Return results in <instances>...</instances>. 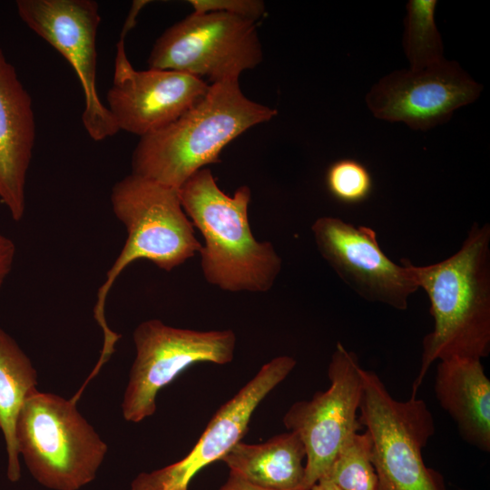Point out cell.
<instances>
[{"label": "cell", "instance_id": "ba28073f", "mask_svg": "<svg viewBox=\"0 0 490 490\" xmlns=\"http://www.w3.org/2000/svg\"><path fill=\"white\" fill-rule=\"evenodd\" d=\"M132 339L136 354L121 405L123 418L132 423L152 416L160 390L189 367L230 363L236 348V335L230 329L180 328L157 318L140 323Z\"/></svg>", "mask_w": 490, "mask_h": 490}, {"label": "cell", "instance_id": "e0dca14e", "mask_svg": "<svg viewBox=\"0 0 490 490\" xmlns=\"http://www.w3.org/2000/svg\"><path fill=\"white\" fill-rule=\"evenodd\" d=\"M306 449L289 431L260 444L238 442L220 459L230 472L270 490H304Z\"/></svg>", "mask_w": 490, "mask_h": 490}, {"label": "cell", "instance_id": "7402d4cb", "mask_svg": "<svg viewBox=\"0 0 490 490\" xmlns=\"http://www.w3.org/2000/svg\"><path fill=\"white\" fill-rule=\"evenodd\" d=\"M195 14L223 12L255 23L266 14L265 5L260 0H191Z\"/></svg>", "mask_w": 490, "mask_h": 490}, {"label": "cell", "instance_id": "cb8c5ba5", "mask_svg": "<svg viewBox=\"0 0 490 490\" xmlns=\"http://www.w3.org/2000/svg\"><path fill=\"white\" fill-rule=\"evenodd\" d=\"M218 490H270L253 485L240 475L230 472L225 483Z\"/></svg>", "mask_w": 490, "mask_h": 490}, {"label": "cell", "instance_id": "30bf717a", "mask_svg": "<svg viewBox=\"0 0 490 490\" xmlns=\"http://www.w3.org/2000/svg\"><path fill=\"white\" fill-rule=\"evenodd\" d=\"M17 13L38 36L71 64L81 83L84 109L83 125L100 142L120 130L96 89V36L101 22L99 5L93 0H18Z\"/></svg>", "mask_w": 490, "mask_h": 490}, {"label": "cell", "instance_id": "8fae6325", "mask_svg": "<svg viewBox=\"0 0 490 490\" xmlns=\"http://www.w3.org/2000/svg\"><path fill=\"white\" fill-rule=\"evenodd\" d=\"M311 230L321 257L359 297L398 310L407 309L410 296L418 289L410 261L402 259L397 264L389 259L372 228L323 216Z\"/></svg>", "mask_w": 490, "mask_h": 490}, {"label": "cell", "instance_id": "603a6c76", "mask_svg": "<svg viewBox=\"0 0 490 490\" xmlns=\"http://www.w3.org/2000/svg\"><path fill=\"white\" fill-rule=\"evenodd\" d=\"M15 256V245L8 237L0 233V290L10 274Z\"/></svg>", "mask_w": 490, "mask_h": 490}, {"label": "cell", "instance_id": "d4e9b609", "mask_svg": "<svg viewBox=\"0 0 490 490\" xmlns=\"http://www.w3.org/2000/svg\"><path fill=\"white\" fill-rule=\"evenodd\" d=\"M309 490H342L336 484L327 478L318 480Z\"/></svg>", "mask_w": 490, "mask_h": 490}, {"label": "cell", "instance_id": "44dd1931", "mask_svg": "<svg viewBox=\"0 0 490 490\" xmlns=\"http://www.w3.org/2000/svg\"><path fill=\"white\" fill-rule=\"evenodd\" d=\"M325 181L332 197L346 204L364 201L373 188L372 177L367 167L350 158L332 162L327 170Z\"/></svg>", "mask_w": 490, "mask_h": 490}, {"label": "cell", "instance_id": "3957f363", "mask_svg": "<svg viewBox=\"0 0 490 490\" xmlns=\"http://www.w3.org/2000/svg\"><path fill=\"white\" fill-rule=\"evenodd\" d=\"M188 218L204 239L200 250L206 281L229 292H267L282 268V260L270 241L252 234L248 209L249 186L233 196L221 191L208 168L193 173L179 189Z\"/></svg>", "mask_w": 490, "mask_h": 490}, {"label": "cell", "instance_id": "d6986e66", "mask_svg": "<svg viewBox=\"0 0 490 490\" xmlns=\"http://www.w3.org/2000/svg\"><path fill=\"white\" fill-rule=\"evenodd\" d=\"M436 4V0H409L407 4L403 46L412 70L445 60L442 39L435 23Z\"/></svg>", "mask_w": 490, "mask_h": 490}, {"label": "cell", "instance_id": "6da1fadb", "mask_svg": "<svg viewBox=\"0 0 490 490\" xmlns=\"http://www.w3.org/2000/svg\"><path fill=\"white\" fill-rule=\"evenodd\" d=\"M410 270L430 301L434 320L423 339L418 374L411 397L435 361L482 359L490 352V225L474 222L460 249L435 264Z\"/></svg>", "mask_w": 490, "mask_h": 490}, {"label": "cell", "instance_id": "5b68a950", "mask_svg": "<svg viewBox=\"0 0 490 490\" xmlns=\"http://www.w3.org/2000/svg\"><path fill=\"white\" fill-rule=\"evenodd\" d=\"M76 403L36 389L16 420L19 456L35 481L51 490H79L93 482L108 451Z\"/></svg>", "mask_w": 490, "mask_h": 490}, {"label": "cell", "instance_id": "4fadbf2b", "mask_svg": "<svg viewBox=\"0 0 490 490\" xmlns=\"http://www.w3.org/2000/svg\"><path fill=\"white\" fill-rule=\"evenodd\" d=\"M132 28L124 24L116 45L106 107L119 130L142 137L176 120L205 95L210 83L172 70L134 69L124 47L125 35Z\"/></svg>", "mask_w": 490, "mask_h": 490}, {"label": "cell", "instance_id": "ac0fdd59", "mask_svg": "<svg viewBox=\"0 0 490 490\" xmlns=\"http://www.w3.org/2000/svg\"><path fill=\"white\" fill-rule=\"evenodd\" d=\"M37 372L18 343L0 328V429L7 453V478H21V465L15 442V425L26 398L35 391Z\"/></svg>", "mask_w": 490, "mask_h": 490}, {"label": "cell", "instance_id": "9a60e30c", "mask_svg": "<svg viewBox=\"0 0 490 490\" xmlns=\"http://www.w3.org/2000/svg\"><path fill=\"white\" fill-rule=\"evenodd\" d=\"M35 142L32 98L0 49V201L19 221Z\"/></svg>", "mask_w": 490, "mask_h": 490}, {"label": "cell", "instance_id": "52a82bcc", "mask_svg": "<svg viewBox=\"0 0 490 490\" xmlns=\"http://www.w3.org/2000/svg\"><path fill=\"white\" fill-rule=\"evenodd\" d=\"M262 58L255 22L210 12L191 13L166 29L153 44L147 63L149 68L208 78L214 83L239 80L241 73L258 66Z\"/></svg>", "mask_w": 490, "mask_h": 490}, {"label": "cell", "instance_id": "7a4b0ae2", "mask_svg": "<svg viewBox=\"0 0 490 490\" xmlns=\"http://www.w3.org/2000/svg\"><path fill=\"white\" fill-rule=\"evenodd\" d=\"M277 110L244 95L239 80L211 83L205 95L164 127L140 137L132 173L179 189L193 173L220 162V153Z\"/></svg>", "mask_w": 490, "mask_h": 490}, {"label": "cell", "instance_id": "2e32d148", "mask_svg": "<svg viewBox=\"0 0 490 490\" xmlns=\"http://www.w3.org/2000/svg\"><path fill=\"white\" fill-rule=\"evenodd\" d=\"M440 407L451 416L463 440L490 451V381L481 359L438 361L434 383Z\"/></svg>", "mask_w": 490, "mask_h": 490}, {"label": "cell", "instance_id": "7c38bea8", "mask_svg": "<svg viewBox=\"0 0 490 490\" xmlns=\"http://www.w3.org/2000/svg\"><path fill=\"white\" fill-rule=\"evenodd\" d=\"M297 364L290 356L265 363L230 399L221 405L191 450L181 460L152 472H142L131 490H189L203 468L220 459L241 441L251 416L262 400L279 385Z\"/></svg>", "mask_w": 490, "mask_h": 490}, {"label": "cell", "instance_id": "5bb4252c", "mask_svg": "<svg viewBox=\"0 0 490 490\" xmlns=\"http://www.w3.org/2000/svg\"><path fill=\"white\" fill-rule=\"evenodd\" d=\"M481 89L458 64L443 60L420 70L394 71L371 88L366 103L378 119L426 131L474 102Z\"/></svg>", "mask_w": 490, "mask_h": 490}, {"label": "cell", "instance_id": "9c48e42d", "mask_svg": "<svg viewBox=\"0 0 490 490\" xmlns=\"http://www.w3.org/2000/svg\"><path fill=\"white\" fill-rule=\"evenodd\" d=\"M363 370L357 355L338 342L328 367V388L295 402L283 416L306 449L304 490L327 476L341 446L362 427Z\"/></svg>", "mask_w": 490, "mask_h": 490}, {"label": "cell", "instance_id": "277c9868", "mask_svg": "<svg viewBox=\"0 0 490 490\" xmlns=\"http://www.w3.org/2000/svg\"><path fill=\"white\" fill-rule=\"evenodd\" d=\"M110 200L127 237L121 253L106 272L93 307V318L103 335V350L106 352L113 351L121 338L108 327L105 304L122 272L139 260L171 271L195 256L202 246L182 209L177 189L131 173L113 186Z\"/></svg>", "mask_w": 490, "mask_h": 490}, {"label": "cell", "instance_id": "ffe728a7", "mask_svg": "<svg viewBox=\"0 0 490 490\" xmlns=\"http://www.w3.org/2000/svg\"><path fill=\"white\" fill-rule=\"evenodd\" d=\"M325 478L342 490H377L372 440L367 430L363 434H353L344 443Z\"/></svg>", "mask_w": 490, "mask_h": 490}, {"label": "cell", "instance_id": "8992f818", "mask_svg": "<svg viewBox=\"0 0 490 490\" xmlns=\"http://www.w3.org/2000/svg\"><path fill=\"white\" fill-rule=\"evenodd\" d=\"M358 417L371 436L377 490H447L442 475L424 462L436 430L424 400L394 398L374 371L364 369Z\"/></svg>", "mask_w": 490, "mask_h": 490}]
</instances>
